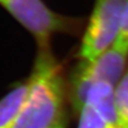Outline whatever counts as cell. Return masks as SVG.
I'll list each match as a JSON object with an SVG mask.
<instances>
[{
    "instance_id": "cell-1",
    "label": "cell",
    "mask_w": 128,
    "mask_h": 128,
    "mask_svg": "<svg viewBox=\"0 0 128 128\" xmlns=\"http://www.w3.org/2000/svg\"><path fill=\"white\" fill-rule=\"evenodd\" d=\"M28 82L30 91L12 128L66 125L62 71L48 46H40Z\"/></svg>"
},
{
    "instance_id": "cell-2",
    "label": "cell",
    "mask_w": 128,
    "mask_h": 128,
    "mask_svg": "<svg viewBox=\"0 0 128 128\" xmlns=\"http://www.w3.org/2000/svg\"><path fill=\"white\" fill-rule=\"evenodd\" d=\"M0 4L35 37L40 46H48L52 34L73 33L80 21L55 14L41 0H0Z\"/></svg>"
},
{
    "instance_id": "cell-3",
    "label": "cell",
    "mask_w": 128,
    "mask_h": 128,
    "mask_svg": "<svg viewBox=\"0 0 128 128\" xmlns=\"http://www.w3.org/2000/svg\"><path fill=\"white\" fill-rule=\"evenodd\" d=\"M127 4L128 0H96L80 50L82 60L93 61L113 45Z\"/></svg>"
},
{
    "instance_id": "cell-4",
    "label": "cell",
    "mask_w": 128,
    "mask_h": 128,
    "mask_svg": "<svg viewBox=\"0 0 128 128\" xmlns=\"http://www.w3.org/2000/svg\"><path fill=\"white\" fill-rule=\"evenodd\" d=\"M127 59L128 53L112 45L93 61L82 59L72 73L92 84L105 82L115 86L124 75Z\"/></svg>"
},
{
    "instance_id": "cell-5",
    "label": "cell",
    "mask_w": 128,
    "mask_h": 128,
    "mask_svg": "<svg viewBox=\"0 0 128 128\" xmlns=\"http://www.w3.org/2000/svg\"><path fill=\"white\" fill-rule=\"evenodd\" d=\"M30 91L28 80L18 84L0 100V128H12Z\"/></svg>"
},
{
    "instance_id": "cell-6",
    "label": "cell",
    "mask_w": 128,
    "mask_h": 128,
    "mask_svg": "<svg viewBox=\"0 0 128 128\" xmlns=\"http://www.w3.org/2000/svg\"><path fill=\"white\" fill-rule=\"evenodd\" d=\"M115 108L119 128H128V66L114 89Z\"/></svg>"
},
{
    "instance_id": "cell-7",
    "label": "cell",
    "mask_w": 128,
    "mask_h": 128,
    "mask_svg": "<svg viewBox=\"0 0 128 128\" xmlns=\"http://www.w3.org/2000/svg\"><path fill=\"white\" fill-rule=\"evenodd\" d=\"M80 122L78 128H117L111 125L95 107L86 104L80 111Z\"/></svg>"
},
{
    "instance_id": "cell-8",
    "label": "cell",
    "mask_w": 128,
    "mask_h": 128,
    "mask_svg": "<svg viewBox=\"0 0 128 128\" xmlns=\"http://www.w3.org/2000/svg\"><path fill=\"white\" fill-rule=\"evenodd\" d=\"M113 46L120 50L128 53V4L124 12L118 36L113 43Z\"/></svg>"
},
{
    "instance_id": "cell-9",
    "label": "cell",
    "mask_w": 128,
    "mask_h": 128,
    "mask_svg": "<svg viewBox=\"0 0 128 128\" xmlns=\"http://www.w3.org/2000/svg\"><path fill=\"white\" fill-rule=\"evenodd\" d=\"M56 128H66V125H62V126H59V127H56Z\"/></svg>"
}]
</instances>
